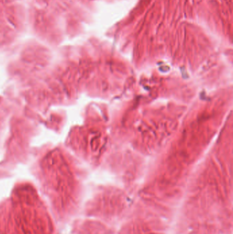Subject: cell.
<instances>
[{"label": "cell", "instance_id": "3957f363", "mask_svg": "<svg viewBox=\"0 0 233 234\" xmlns=\"http://www.w3.org/2000/svg\"><path fill=\"white\" fill-rule=\"evenodd\" d=\"M13 105L3 96H0V152L2 150L3 144L8 130V123L12 112Z\"/></svg>", "mask_w": 233, "mask_h": 234}, {"label": "cell", "instance_id": "6da1fadb", "mask_svg": "<svg viewBox=\"0 0 233 234\" xmlns=\"http://www.w3.org/2000/svg\"><path fill=\"white\" fill-rule=\"evenodd\" d=\"M38 123L23 110L13 111L2 147L1 164H23L30 159L31 144L38 133Z\"/></svg>", "mask_w": 233, "mask_h": 234}, {"label": "cell", "instance_id": "7a4b0ae2", "mask_svg": "<svg viewBox=\"0 0 233 234\" xmlns=\"http://www.w3.org/2000/svg\"><path fill=\"white\" fill-rule=\"evenodd\" d=\"M28 32L24 0H0V52H10Z\"/></svg>", "mask_w": 233, "mask_h": 234}]
</instances>
